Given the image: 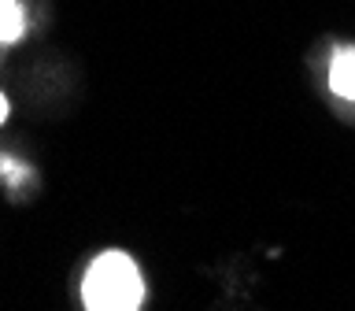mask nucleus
<instances>
[{
    "mask_svg": "<svg viewBox=\"0 0 355 311\" xmlns=\"http://www.w3.org/2000/svg\"><path fill=\"white\" fill-rule=\"evenodd\" d=\"M4 115H8V100H4V93H0V122H4Z\"/></svg>",
    "mask_w": 355,
    "mask_h": 311,
    "instance_id": "20e7f679",
    "label": "nucleus"
},
{
    "mask_svg": "<svg viewBox=\"0 0 355 311\" xmlns=\"http://www.w3.org/2000/svg\"><path fill=\"white\" fill-rule=\"evenodd\" d=\"M85 311H141L144 278L126 252L96 255L82 282Z\"/></svg>",
    "mask_w": 355,
    "mask_h": 311,
    "instance_id": "f257e3e1",
    "label": "nucleus"
},
{
    "mask_svg": "<svg viewBox=\"0 0 355 311\" xmlns=\"http://www.w3.org/2000/svg\"><path fill=\"white\" fill-rule=\"evenodd\" d=\"M329 89L344 100H355V49H340L329 63Z\"/></svg>",
    "mask_w": 355,
    "mask_h": 311,
    "instance_id": "f03ea898",
    "label": "nucleus"
},
{
    "mask_svg": "<svg viewBox=\"0 0 355 311\" xmlns=\"http://www.w3.org/2000/svg\"><path fill=\"white\" fill-rule=\"evenodd\" d=\"M26 30V11L19 0H0V44H11Z\"/></svg>",
    "mask_w": 355,
    "mask_h": 311,
    "instance_id": "7ed1b4c3",
    "label": "nucleus"
}]
</instances>
